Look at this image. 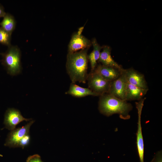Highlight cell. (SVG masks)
<instances>
[{"label": "cell", "instance_id": "obj_1", "mask_svg": "<svg viewBox=\"0 0 162 162\" xmlns=\"http://www.w3.org/2000/svg\"><path fill=\"white\" fill-rule=\"evenodd\" d=\"M88 49L79 52H68L66 64L67 72L72 83H85L87 80Z\"/></svg>", "mask_w": 162, "mask_h": 162}, {"label": "cell", "instance_id": "obj_2", "mask_svg": "<svg viewBox=\"0 0 162 162\" xmlns=\"http://www.w3.org/2000/svg\"><path fill=\"white\" fill-rule=\"evenodd\" d=\"M132 105L110 94L100 96L98 109L100 113L107 116L118 114L120 118L128 119L130 118L129 112L132 110Z\"/></svg>", "mask_w": 162, "mask_h": 162}, {"label": "cell", "instance_id": "obj_3", "mask_svg": "<svg viewBox=\"0 0 162 162\" xmlns=\"http://www.w3.org/2000/svg\"><path fill=\"white\" fill-rule=\"evenodd\" d=\"M7 50L2 54V64L8 73L14 76L20 73L21 70V53L20 49L16 46H8Z\"/></svg>", "mask_w": 162, "mask_h": 162}, {"label": "cell", "instance_id": "obj_4", "mask_svg": "<svg viewBox=\"0 0 162 162\" xmlns=\"http://www.w3.org/2000/svg\"><path fill=\"white\" fill-rule=\"evenodd\" d=\"M89 89L100 96L108 93L111 82L94 71L88 75L87 80Z\"/></svg>", "mask_w": 162, "mask_h": 162}, {"label": "cell", "instance_id": "obj_5", "mask_svg": "<svg viewBox=\"0 0 162 162\" xmlns=\"http://www.w3.org/2000/svg\"><path fill=\"white\" fill-rule=\"evenodd\" d=\"M34 122L32 120L25 126L11 130L7 136L4 146L10 148L18 147L20 140L25 136L29 134L30 127Z\"/></svg>", "mask_w": 162, "mask_h": 162}, {"label": "cell", "instance_id": "obj_6", "mask_svg": "<svg viewBox=\"0 0 162 162\" xmlns=\"http://www.w3.org/2000/svg\"><path fill=\"white\" fill-rule=\"evenodd\" d=\"M83 29V27H80L72 36L68 45V52L88 49L92 45V42L82 34Z\"/></svg>", "mask_w": 162, "mask_h": 162}, {"label": "cell", "instance_id": "obj_7", "mask_svg": "<svg viewBox=\"0 0 162 162\" xmlns=\"http://www.w3.org/2000/svg\"><path fill=\"white\" fill-rule=\"evenodd\" d=\"M146 98L142 99L136 103L137 110L138 120L136 135V146L140 162H144V144L141 125V115L144 102Z\"/></svg>", "mask_w": 162, "mask_h": 162}, {"label": "cell", "instance_id": "obj_8", "mask_svg": "<svg viewBox=\"0 0 162 162\" xmlns=\"http://www.w3.org/2000/svg\"><path fill=\"white\" fill-rule=\"evenodd\" d=\"M31 119L24 117L18 110L9 108L5 113L4 124L6 128L11 131L15 129L16 126L21 122L29 121Z\"/></svg>", "mask_w": 162, "mask_h": 162}, {"label": "cell", "instance_id": "obj_9", "mask_svg": "<svg viewBox=\"0 0 162 162\" xmlns=\"http://www.w3.org/2000/svg\"><path fill=\"white\" fill-rule=\"evenodd\" d=\"M122 73L128 83L142 88L148 89L143 74L132 68L123 69Z\"/></svg>", "mask_w": 162, "mask_h": 162}, {"label": "cell", "instance_id": "obj_10", "mask_svg": "<svg viewBox=\"0 0 162 162\" xmlns=\"http://www.w3.org/2000/svg\"><path fill=\"white\" fill-rule=\"evenodd\" d=\"M127 82L122 72L120 76L111 82L107 93L121 100H125Z\"/></svg>", "mask_w": 162, "mask_h": 162}, {"label": "cell", "instance_id": "obj_11", "mask_svg": "<svg viewBox=\"0 0 162 162\" xmlns=\"http://www.w3.org/2000/svg\"><path fill=\"white\" fill-rule=\"evenodd\" d=\"M122 70L113 67L98 65L93 71L107 80L112 82L118 78L122 74Z\"/></svg>", "mask_w": 162, "mask_h": 162}, {"label": "cell", "instance_id": "obj_12", "mask_svg": "<svg viewBox=\"0 0 162 162\" xmlns=\"http://www.w3.org/2000/svg\"><path fill=\"white\" fill-rule=\"evenodd\" d=\"M148 90L138 87L127 82L125 100H140L146 94Z\"/></svg>", "mask_w": 162, "mask_h": 162}, {"label": "cell", "instance_id": "obj_13", "mask_svg": "<svg viewBox=\"0 0 162 162\" xmlns=\"http://www.w3.org/2000/svg\"><path fill=\"white\" fill-rule=\"evenodd\" d=\"M111 50L110 46H104L103 51L100 52L98 61L104 66L113 67L120 70L122 69V66L115 61L112 57Z\"/></svg>", "mask_w": 162, "mask_h": 162}, {"label": "cell", "instance_id": "obj_14", "mask_svg": "<svg viewBox=\"0 0 162 162\" xmlns=\"http://www.w3.org/2000/svg\"><path fill=\"white\" fill-rule=\"evenodd\" d=\"M65 93L77 98H82L88 96H99L89 88L82 87L73 83H71L69 90Z\"/></svg>", "mask_w": 162, "mask_h": 162}, {"label": "cell", "instance_id": "obj_15", "mask_svg": "<svg viewBox=\"0 0 162 162\" xmlns=\"http://www.w3.org/2000/svg\"><path fill=\"white\" fill-rule=\"evenodd\" d=\"M93 49L92 52L88 56V59L90 62L92 71L95 69L97 61L98 60L100 55V51L102 48L98 43L95 38H93L92 42Z\"/></svg>", "mask_w": 162, "mask_h": 162}, {"label": "cell", "instance_id": "obj_16", "mask_svg": "<svg viewBox=\"0 0 162 162\" xmlns=\"http://www.w3.org/2000/svg\"><path fill=\"white\" fill-rule=\"evenodd\" d=\"M0 23V26L11 35L14 30L16 22L14 16L9 13H6Z\"/></svg>", "mask_w": 162, "mask_h": 162}, {"label": "cell", "instance_id": "obj_17", "mask_svg": "<svg viewBox=\"0 0 162 162\" xmlns=\"http://www.w3.org/2000/svg\"><path fill=\"white\" fill-rule=\"evenodd\" d=\"M11 35L0 26V43L7 46H10Z\"/></svg>", "mask_w": 162, "mask_h": 162}, {"label": "cell", "instance_id": "obj_18", "mask_svg": "<svg viewBox=\"0 0 162 162\" xmlns=\"http://www.w3.org/2000/svg\"><path fill=\"white\" fill-rule=\"evenodd\" d=\"M30 140L29 134L25 136L19 143L18 147H21L22 149L27 146L29 144Z\"/></svg>", "mask_w": 162, "mask_h": 162}, {"label": "cell", "instance_id": "obj_19", "mask_svg": "<svg viewBox=\"0 0 162 162\" xmlns=\"http://www.w3.org/2000/svg\"><path fill=\"white\" fill-rule=\"evenodd\" d=\"M26 162H43L39 155L34 154L28 157L26 160Z\"/></svg>", "mask_w": 162, "mask_h": 162}, {"label": "cell", "instance_id": "obj_20", "mask_svg": "<svg viewBox=\"0 0 162 162\" xmlns=\"http://www.w3.org/2000/svg\"><path fill=\"white\" fill-rule=\"evenodd\" d=\"M161 152L159 151L156 154L152 162H162Z\"/></svg>", "mask_w": 162, "mask_h": 162}, {"label": "cell", "instance_id": "obj_21", "mask_svg": "<svg viewBox=\"0 0 162 162\" xmlns=\"http://www.w3.org/2000/svg\"><path fill=\"white\" fill-rule=\"evenodd\" d=\"M6 14L3 7L0 4V18L3 17Z\"/></svg>", "mask_w": 162, "mask_h": 162}]
</instances>
